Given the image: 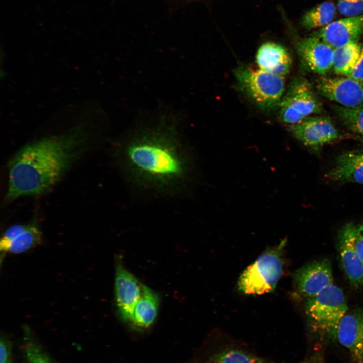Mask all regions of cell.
<instances>
[{"mask_svg":"<svg viewBox=\"0 0 363 363\" xmlns=\"http://www.w3.org/2000/svg\"><path fill=\"white\" fill-rule=\"evenodd\" d=\"M115 164L134 190L153 197L190 194L196 179L194 154L173 117L140 124L112 149Z\"/></svg>","mask_w":363,"mask_h":363,"instance_id":"obj_1","label":"cell"},{"mask_svg":"<svg viewBox=\"0 0 363 363\" xmlns=\"http://www.w3.org/2000/svg\"><path fill=\"white\" fill-rule=\"evenodd\" d=\"M90 141L89 133L80 126L24 146L9 162L5 200L47 192L88 150Z\"/></svg>","mask_w":363,"mask_h":363,"instance_id":"obj_2","label":"cell"},{"mask_svg":"<svg viewBox=\"0 0 363 363\" xmlns=\"http://www.w3.org/2000/svg\"><path fill=\"white\" fill-rule=\"evenodd\" d=\"M285 240L262 254L241 274L238 290L246 294L259 295L273 291L283 268L282 250Z\"/></svg>","mask_w":363,"mask_h":363,"instance_id":"obj_3","label":"cell"},{"mask_svg":"<svg viewBox=\"0 0 363 363\" xmlns=\"http://www.w3.org/2000/svg\"><path fill=\"white\" fill-rule=\"evenodd\" d=\"M234 74L239 88L260 107L270 109L279 105L285 90L284 78L244 66Z\"/></svg>","mask_w":363,"mask_h":363,"instance_id":"obj_4","label":"cell"},{"mask_svg":"<svg viewBox=\"0 0 363 363\" xmlns=\"http://www.w3.org/2000/svg\"><path fill=\"white\" fill-rule=\"evenodd\" d=\"M305 310L316 326L335 334L348 307L342 289L332 284L315 296L307 298Z\"/></svg>","mask_w":363,"mask_h":363,"instance_id":"obj_5","label":"cell"},{"mask_svg":"<svg viewBox=\"0 0 363 363\" xmlns=\"http://www.w3.org/2000/svg\"><path fill=\"white\" fill-rule=\"evenodd\" d=\"M316 90L320 95L340 106L350 108H363V82L347 76H323L317 80Z\"/></svg>","mask_w":363,"mask_h":363,"instance_id":"obj_6","label":"cell"},{"mask_svg":"<svg viewBox=\"0 0 363 363\" xmlns=\"http://www.w3.org/2000/svg\"><path fill=\"white\" fill-rule=\"evenodd\" d=\"M289 130L294 137L315 151L342 137L327 116H308L300 123L290 125Z\"/></svg>","mask_w":363,"mask_h":363,"instance_id":"obj_7","label":"cell"},{"mask_svg":"<svg viewBox=\"0 0 363 363\" xmlns=\"http://www.w3.org/2000/svg\"><path fill=\"white\" fill-rule=\"evenodd\" d=\"M143 285L120 263L116 266L115 296L117 310L124 321L130 323L135 307L140 299Z\"/></svg>","mask_w":363,"mask_h":363,"instance_id":"obj_8","label":"cell"},{"mask_svg":"<svg viewBox=\"0 0 363 363\" xmlns=\"http://www.w3.org/2000/svg\"><path fill=\"white\" fill-rule=\"evenodd\" d=\"M278 105L291 108L306 117L323 111L322 104L311 84L301 77L296 78L291 82Z\"/></svg>","mask_w":363,"mask_h":363,"instance_id":"obj_9","label":"cell"},{"mask_svg":"<svg viewBox=\"0 0 363 363\" xmlns=\"http://www.w3.org/2000/svg\"><path fill=\"white\" fill-rule=\"evenodd\" d=\"M294 279L301 295L307 298L314 296L333 284L331 264L326 259L314 262L298 270Z\"/></svg>","mask_w":363,"mask_h":363,"instance_id":"obj_10","label":"cell"},{"mask_svg":"<svg viewBox=\"0 0 363 363\" xmlns=\"http://www.w3.org/2000/svg\"><path fill=\"white\" fill-rule=\"evenodd\" d=\"M354 225L344 224L338 233V248L343 271L350 282L355 286L363 284V262L354 245Z\"/></svg>","mask_w":363,"mask_h":363,"instance_id":"obj_11","label":"cell"},{"mask_svg":"<svg viewBox=\"0 0 363 363\" xmlns=\"http://www.w3.org/2000/svg\"><path fill=\"white\" fill-rule=\"evenodd\" d=\"M296 49L302 63L312 72L324 76L332 69L334 48L318 37L302 39Z\"/></svg>","mask_w":363,"mask_h":363,"instance_id":"obj_12","label":"cell"},{"mask_svg":"<svg viewBox=\"0 0 363 363\" xmlns=\"http://www.w3.org/2000/svg\"><path fill=\"white\" fill-rule=\"evenodd\" d=\"M313 35L333 48L358 42L363 35V14L332 22Z\"/></svg>","mask_w":363,"mask_h":363,"instance_id":"obj_13","label":"cell"},{"mask_svg":"<svg viewBox=\"0 0 363 363\" xmlns=\"http://www.w3.org/2000/svg\"><path fill=\"white\" fill-rule=\"evenodd\" d=\"M335 335L356 361L362 363L363 310L357 309L347 312L339 321Z\"/></svg>","mask_w":363,"mask_h":363,"instance_id":"obj_14","label":"cell"},{"mask_svg":"<svg viewBox=\"0 0 363 363\" xmlns=\"http://www.w3.org/2000/svg\"><path fill=\"white\" fill-rule=\"evenodd\" d=\"M326 177L334 182L363 184V150H353L339 155Z\"/></svg>","mask_w":363,"mask_h":363,"instance_id":"obj_15","label":"cell"},{"mask_svg":"<svg viewBox=\"0 0 363 363\" xmlns=\"http://www.w3.org/2000/svg\"><path fill=\"white\" fill-rule=\"evenodd\" d=\"M256 61L259 69L283 78L289 73L292 65L288 51L283 46L270 42L260 46Z\"/></svg>","mask_w":363,"mask_h":363,"instance_id":"obj_16","label":"cell"},{"mask_svg":"<svg viewBox=\"0 0 363 363\" xmlns=\"http://www.w3.org/2000/svg\"><path fill=\"white\" fill-rule=\"evenodd\" d=\"M159 305L157 293L143 285L142 295L135 307L130 323L140 328H148L156 318Z\"/></svg>","mask_w":363,"mask_h":363,"instance_id":"obj_17","label":"cell"},{"mask_svg":"<svg viewBox=\"0 0 363 363\" xmlns=\"http://www.w3.org/2000/svg\"><path fill=\"white\" fill-rule=\"evenodd\" d=\"M361 45L351 42L333 49L332 69L340 76H348L352 72L359 57Z\"/></svg>","mask_w":363,"mask_h":363,"instance_id":"obj_18","label":"cell"},{"mask_svg":"<svg viewBox=\"0 0 363 363\" xmlns=\"http://www.w3.org/2000/svg\"><path fill=\"white\" fill-rule=\"evenodd\" d=\"M336 14V7L325 2L307 12L303 16L302 25L307 29L323 28L331 23Z\"/></svg>","mask_w":363,"mask_h":363,"instance_id":"obj_19","label":"cell"},{"mask_svg":"<svg viewBox=\"0 0 363 363\" xmlns=\"http://www.w3.org/2000/svg\"><path fill=\"white\" fill-rule=\"evenodd\" d=\"M23 351L25 363H58L33 337L28 329L25 331Z\"/></svg>","mask_w":363,"mask_h":363,"instance_id":"obj_20","label":"cell"},{"mask_svg":"<svg viewBox=\"0 0 363 363\" xmlns=\"http://www.w3.org/2000/svg\"><path fill=\"white\" fill-rule=\"evenodd\" d=\"M42 233L35 223L28 224L27 228L11 243L8 252L20 254L29 250L41 241Z\"/></svg>","mask_w":363,"mask_h":363,"instance_id":"obj_21","label":"cell"},{"mask_svg":"<svg viewBox=\"0 0 363 363\" xmlns=\"http://www.w3.org/2000/svg\"><path fill=\"white\" fill-rule=\"evenodd\" d=\"M208 363L267 362L263 359L246 351L235 348H227L212 355Z\"/></svg>","mask_w":363,"mask_h":363,"instance_id":"obj_22","label":"cell"},{"mask_svg":"<svg viewBox=\"0 0 363 363\" xmlns=\"http://www.w3.org/2000/svg\"><path fill=\"white\" fill-rule=\"evenodd\" d=\"M332 108L349 130L363 136V108H350L334 105Z\"/></svg>","mask_w":363,"mask_h":363,"instance_id":"obj_23","label":"cell"},{"mask_svg":"<svg viewBox=\"0 0 363 363\" xmlns=\"http://www.w3.org/2000/svg\"><path fill=\"white\" fill-rule=\"evenodd\" d=\"M337 8L347 17L357 16L363 14V0H337Z\"/></svg>","mask_w":363,"mask_h":363,"instance_id":"obj_24","label":"cell"},{"mask_svg":"<svg viewBox=\"0 0 363 363\" xmlns=\"http://www.w3.org/2000/svg\"><path fill=\"white\" fill-rule=\"evenodd\" d=\"M27 226L28 224H17L6 229L0 240V250L3 254L8 252L12 241L22 233Z\"/></svg>","mask_w":363,"mask_h":363,"instance_id":"obj_25","label":"cell"},{"mask_svg":"<svg viewBox=\"0 0 363 363\" xmlns=\"http://www.w3.org/2000/svg\"><path fill=\"white\" fill-rule=\"evenodd\" d=\"M354 245L356 251L363 262V221L354 225Z\"/></svg>","mask_w":363,"mask_h":363,"instance_id":"obj_26","label":"cell"},{"mask_svg":"<svg viewBox=\"0 0 363 363\" xmlns=\"http://www.w3.org/2000/svg\"><path fill=\"white\" fill-rule=\"evenodd\" d=\"M11 343L4 337L0 341V363H12Z\"/></svg>","mask_w":363,"mask_h":363,"instance_id":"obj_27","label":"cell"},{"mask_svg":"<svg viewBox=\"0 0 363 363\" xmlns=\"http://www.w3.org/2000/svg\"><path fill=\"white\" fill-rule=\"evenodd\" d=\"M358 81L363 82V44L357 63L351 73L348 76Z\"/></svg>","mask_w":363,"mask_h":363,"instance_id":"obj_28","label":"cell"},{"mask_svg":"<svg viewBox=\"0 0 363 363\" xmlns=\"http://www.w3.org/2000/svg\"><path fill=\"white\" fill-rule=\"evenodd\" d=\"M354 137H356V139L358 141H360L363 144V136L357 135Z\"/></svg>","mask_w":363,"mask_h":363,"instance_id":"obj_29","label":"cell"}]
</instances>
